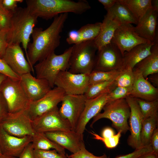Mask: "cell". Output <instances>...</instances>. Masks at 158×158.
<instances>
[{"label":"cell","instance_id":"obj_22","mask_svg":"<svg viewBox=\"0 0 158 158\" xmlns=\"http://www.w3.org/2000/svg\"><path fill=\"white\" fill-rule=\"evenodd\" d=\"M157 17L158 12L152 7L149 9L134 27L136 32L141 37L154 42L158 37L156 33Z\"/></svg>","mask_w":158,"mask_h":158},{"label":"cell","instance_id":"obj_34","mask_svg":"<svg viewBox=\"0 0 158 158\" xmlns=\"http://www.w3.org/2000/svg\"><path fill=\"white\" fill-rule=\"evenodd\" d=\"M134 80L133 69L126 68L122 69L115 81L116 86L126 87H132Z\"/></svg>","mask_w":158,"mask_h":158},{"label":"cell","instance_id":"obj_28","mask_svg":"<svg viewBox=\"0 0 158 158\" xmlns=\"http://www.w3.org/2000/svg\"><path fill=\"white\" fill-rule=\"evenodd\" d=\"M158 122V114L143 120L140 133V142L142 147L151 145V138L157 128Z\"/></svg>","mask_w":158,"mask_h":158},{"label":"cell","instance_id":"obj_17","mask_svg":"<svg viewBox=\"0 0 158 158\" xmlns=\"http://www.w3.org/2000/svg\"><path fill=\"white\" fill-rule=\"evenodd\" d=\"M20 77V84L30 102L40 99L52 88L47 80L37 78L31 73Z\"/></svg>","mask_w":158,"mask_h":158},{"label":"cell","instance_id":"obj_43","mask_svg":"<svg viewBox=\"0 0 158 158\" xmlns=\"http://www.w3.org/2000/svg\"><path fill=\"white\" fill-rule=\"evenodd\" d=\"M10 15L0 13V30L8 32L10 25Z\"/></svg>","mask_w":158,"mask_h":158},{"label":"cell","instance_id":"obj_21","mask_svg":"<svg viewBox=\"0 0 158 158\" xmlns=\"http://www.w3.org/2000/svg\"><path fill=\"white\" fill-rule=\"evenodd\" d=\"M134 80L130 96L147 101L158 99V89L145 78L138 70L133 69Z\"/></svg>","mask_w":158,"mask_h":158},{"label":"cell","instance_id":"obj_25","mask_svg":"<svg viewBox=\"0 0 158 158\" xmlns=\"http://www.w3.org/2000/svg\"><path fill=\"white\" fill-rule=\"evenodd\" d=\"M155 42L138 45L125 52L123 56V68L133 69L138 63L151 54L152 47Z\"/></svg>","mask_w":158,"mask_h":158},{"label":"cell","instance_id":"obj_38","mask_svg":"<svg viewBox=\"0 0 158 158\" xmlns=\"http://www.w3.org/2000/svg\"><path fill=\"white\" fill-rule=\"evenodd\" d=\"M68 156L70 158H109L105 154L99 156L94 155L86 149L85 144L78 151L70 155H68Z\"/></svg>","mask_w":158,"mask_h":158},{"label":"cell","instance_id":"obj_32","mask_svg":"<svg viewBox=\"0 0 158 158\" xmlns=\"http://www.w3.org/2000/svg\"><path fill=\"white\" fill-rule=\"evenodd\" d=\"M122 70L104 71L93 70L89 75V85L114 80Z\"/></svg>","mask_w":158,"mask_h":158},{"label":"cell","instance_id":"obj_31","mask_svg":"<svg viewBox=\"0 0 158 158\" xmlns=\"http://www.w3.org/2000/svg\"><path fill=\"white\" fill-rule=\"evenodd\" d=\"M116 87L115 80L89 85L84 95L87 99H91L109 93Z\"/></svg>","mask_w":158,"mask_h":158},{"label":"cell","instance_id":"obj_56","mask_svg":"<svg viewBox=\"0 0 158 158\" xmlns=\"http://www.w3.org/2000/svg\"><path fill=\"white\" fill-rule=\"evenodd\" d=\"M66 155H67V156L68 158H70L69 157H68V154H66Z\"/></svg>","mask_w":158,"mask_h":158},{"label":"cell","instance_id":"obj_57","mask_svg":"<svg viewBox=\"0 0 158 158\" xmlns=\"http://www.w3.org/2000/svg\"></svg>","mask_w":158,"mask_h":158},{"label":"cell","instance_id":"obj_53","mask_svg":"<svg viewBox=\"0 0 158 158\" xmlns=\"http://www.w3.org/2000/svg\"><path fill=\"white\" fill-rule=\"evenodd\" d=\"M7 77L4 75L0 73V87L2 83Z\"/></svg>","mask_w":158,"mask_h":158},{"label":"cell","instance_id":"obj_40","mask_svg":"<svg viewBox=\"0 0 158 158\" xmlns=\"http://www.w3.org/2000/svg\"><path fill=\"white\" fill-rule=\"evenodd\" d=\"M0 73L13 79L19 80L20 77L15 73L2 59H0Z\"/></svg>","mask_w":158,"mask_h":158},{"label":"cell","instance_id":"obj_2","mask_svg":"<svg viewBox=\"0 0 158 158\" xmlns=\"http://www.w3.org/2000/svg\"><path fill=\"white\" fill-rule=\"evenodd\" d=\"M25 2L26 7L32 14L46 20L62 13L81 14L91 8L85 0H26Z\"/></svg>","mask_w":158,"mask_h":158},{"label":"cell","instance_id":"obj_45","mask_svg":"<svg viewBox=\"0 0 158 158\" xmlns=\"http://www.w3.org/2000/svg\"><path fill=\"white\" fill-rule=\"evenodd\" d=\"M18 158H35L31 142L25 148Z\"/></svg>","mask_w":158,"mask_h":158},{"label":"cell","instance_id":"obj_10","mask_svg":"<svg viewBox=\"0 0 158 158\" xmlns=\"http://www.w3.org/2000/svg\"><path fill=\"white\" fill-rule=\"evenodd\" d=\"M97 51L94 70L108 71L123 69V56L115 44L111 42Z\"/></svg>","mask_w":158,"mask_h":158},{"label":"cell","instance_id":"obj_35","mask_svg":"<svg viewBox=\"0 0 158 158\" xmlns=\"http://www.w3.org/2000/svg\"><path fill=\"white\" fill-rule=\"evenodd\" d=\"M132 88V86L126 87L116 86L108 93V101L125 99L130 96Z\"/></svg>","mask_w":158,"mask_h":158},{"label":"cell","instance_id":"obj_4","mask_svg":"<svg viewBox=\"0 0 158 158\" xmlns=\"http://www.w3.org/2000/svg\"><path fill=\"white\" fill-rule=\"evenodd\" d=\"M69 59L68 71L89 75L94 69L98 50L94 40L74 44Z\"/></svg>","mask_w":158,"mask_h":158},{"label":"cell","instance_id":"obj_16","mask_svg":"<svg viewBox=\"0 0 158 158\" xmlns=\"http://www.w3.org/2000/svg\"><path fill=\"white\" fill-rule=\"evenodd\" d=\"M20 44L18 43L8 44L2 58L11 69L19 76L34 71V69L26 59Z\"/></svg>","mask_w":158,"mask_h":158},{"label":"cell","instance_id":"obj_24","mask_svg":"<svg viewBox=\"0 0 158 158\" xmlns=\"http://www.w3.org/2000/svg\"><path fill=\"white\" fill-rule=\"evenodd\" d=\"M101 22L88 24L78 30H72L68 34L66 41L69 44L95 40L99 33Z\"/></svg>","mask_w":158,"mask_h":158},{"label":"cell","instance_id":"obj_48","mask_svg":"<svg viewBox=\"0 0 158 158\" xmlns=\"http://www.w3.org/2000/svg\"><path fill=\"white\" fill-rule=\"evenodd\" d=\"M114 130L111 128L107 127L104 129L102 133V137L103 138H109L115 135Z\"/></svg>","mask_w":158,"mask_h":158},{"label":"cell","instance_id":"obj_55","mask_svg":"<svg viewBox=\"0 0 158 158\" xmlns=\"http://www.w3.org/2000/svg\"><path fill=\"white\" fill-rule=\"evenodd\" d=\"M2 154V152H1V148H0V155H1Z\"/></svg>","mask_w":158,"mask_h":158},{"label":"cell","instance_id":"obj_7","mask_svg":"<svg viewBox=\"0 0 158 158\" xmlns=\"http://www.w3.org/2000/svg\"><path fill=\"white\" fill-rule=\"evenodd\" d=\"M6 103L8 112L27 110L30 102L20 84V80L7 77L0 87Z\"/></svg>","mask_w":158,"mask_h":158},{"label":"cell","instance_id":"obj_18","mask_svg":"<svg viewBox=\"0 0 158 158\" xmlns=\"http://www.w3.org/2000/svg\"><path fill=\"white\" fill-rule=\"evenodd\" d=\"M32 141V136L18 137L6 132L0 125V147L2 154L18 157Z\"/></svg>","mask_w":158,"mask_h":158},{"label":"cell","instance_id":"obj_9","mask_svg":"<svg viewBox=\"0 0 158 158\" xmlns=\"http://www.w3.org/2000/svg\"><path fill=\"white\" fill-rule=\"evenodd\" d=\"M35 132L46 133L72 130L69 121L60 115L56 107L32 121Z\"/></svg>","mask_w":158,"mask_h":158},{"label":"cell","instance_id":"obj_47","mask_svg":"<svg viewBox=\"0 0 158 158\" xmlns=\"http://www.w3.org/2000/svg\"><path fill=\"white\" fill-rule=\"evenodd\" d=\"M117 0H98V1L102 4L107 10L112 7L115 4Z\"/></svg>","mask_w":158,"mask_h":158},{"label":"cell","instance_id":"obj_39","mask_svg":"<svg viewBox=\"0 0 158 158\" xmlns=\"http://www.w3.org/2000/svg\"><path fill=\"white\" fill-rule=\"evenodd\" d=\"M153 151L151 145L135 149L133 152L126 155H119L115 158H138L140 155Z\"/></svg>","mask_w":158,"mask_h":158},{"label":"cell","instance_id":"obj_51","mask_svg":"<svg viewBox=\"0 0 158 158\" xmlns=\"http://www.w3.org/2000/svg\"><path fill=\"white\" fill-rule=\"evenodd\" d=\"M157 73H155L151 75L152 76L150 77V80L151 81L157 86L158 85V77Z\"/></svg>","mask_w":158,"mask_h":158},{"label":"cell","instance_id":"obj_11","mask_svg":"<svg viewBox=\"0 0 158 158\" xmlns=\"http://www.w3.org/2000/svg\"><path fill=\"white\" fill-rule=\"evenodd\" d=\"M54 85L62 89L66 94L83 95L89 85V75L62 71L56 77Z\"/></svg>","mask_w":158,"mask_h":158},{"label":"cell","instance_id":"obj_19","mask_svg":"<svg viewBox=\"0 0 158 158\" xmlns=\"http://www.w3.org/2000/svg\"><path fill=\"white\" fill-rule=\"evenodd\" d=\"M102 94L95 98L87 99L85 107L76 126L75 131L83 137L86 126L90 120L101 111L108 101V94Z\"/></svg>","mask_w":158,"mask_h":158},{"label":"cell","instance_id":"obj_54","mask_svg":"<svg viewBox=\"0 0 158 158\" xmlns=\"http://www.w3.org/2000/svg\"><path fill=\"white\" fill-rule=\"evenodd\" d=\"M0 158H18V157L2 154L0 155Z\"/></svg>","mask_w":158,"mask_h":158},{"label":"cell","instance_id":"obj_15","mask_svg":"<svg viewBox=\"0 0 158 158\" xmlns=\"http://www.w3.org/2000/svg\"><path fill=\"white\" fill-rule=\"evenodd\" d=\"M125 99L130 111L128 124L130 134L128 138L127 143L132 148L139 149L142 147L140 142V133L143 117L135 98L129 96Z\"/></svg>","mask_w":158,"mask_h":158},{"label":"cell","instance_id":"obj_37","mask_svg":"<svg viewBox=\"0 0 158 158\" xmlns=\"http://www.w3.org/2000/svg\"><path fill=\"white\" fill-rule=\"evenodd\" d=\"M34 154L35 158H68L66 154H61L55 150H34Z\"/></svg>","mask_w":158,"mask_h":158},{"label":"cell","instance_id":"obj_1","mask_svg":"<svg viewBox=\"0 0 158 158\" xmlns=\"http://www.w3.org/2000/svg\"><path fill=\"white\" fill-rule=\"evenodd\" d=\"M68 13L61 14L54 18L51 25L43 30L35 28L31 35L32 41L27 47V60L32 68L54 51L59 45L62 32Z\"/></svg>","mask_w":158,"mask_h":158},{"label":"cell","instance_id":"obj_14","mask_svg":"<svg viewBox=\"0 0 158 158\" xmlns=\"http://www.w3.org/2000/svg\"><path fill=\"white\" fill-rule=\"evenodd\" d=\"M86 100L84 94H66L61 102L59 112L63 118L69 121L72 130L75 131L84 110Z\"/></svg>","mask_w":158,"mask_h":158},{"label":"cell","instance_id":"obj_46","mask_svg":"<svg viewBox=\"0 0 158 158\" xmlns=\"http://www.w3.org/2000/svg\"><path fill=\"white\" fill-rule=\"evenodd\" d=\"M153 152L158 155V129L157 128L154 132L151 139Z\"/></svg>","mask_w":158,"mask_h":158},{"label":"cell","instance_id":"obj_52","mask_svg":"<svg viewBox=\"0 0 158 158\" xmlns=\"http://www.w3.org/2000/svg\"><path fill=\"white\" fill-rule=\"evenodd\" d=\"M152 8L155 11L158 12V0H152Z\"/></svg>","mask_w":158,"mask_h":158},{"label":"cell","instance_id":"obj_50","mask_svg":"<svg viewBox=\"0 0 158 158\" xmlns=\"http://www.w3.org/2000/svg\"><path fill=\"white\" fill-rule=\"evenodd\" d=\"M2 0H0V13L7 15H10L11 12L7 10L4 7L2 3Z\"/></svg>","mask_w":158,"mask_h":158},{"label":"cell","instance_id":"obj_41","mask_svg":"<svg viewBox=\"0 0 158 158\" xmlns=\"http://www.w3.org/2000/svg\"><path fill=\"white\" fill-rule=\"evenodd\" d=\"M8 32L0 30V59H2L8 45L7 39Z\"/></svg>","mask_w":158,"mask_h":158},{"label":"cell","instance_id":"obj_3","mask_svg":"<svg viewBox=\"0 0 158 158\" xmlns=\"http://www.w3.org/2000/svg\"><path fill=\"white\" fill-rule=\"evenodd\" d=\"M37 18L27 7H18L11 12L7 34L8 44L21 43L26 57L30 37L37 22Z\"/></svg>","mask_w":158,"mask_h":158},{"label":"cell","instance_id":"obj_23","mask_svg":"<svg viewBox=\"0 0 158 158\" xmlns=\"http://www.w3.org/2000/svg\"><path fill=\"white\" fill-rule=\"evenodd\" d=\"M107 12L101 23L99 35L94 40L98 50L111 42L115 31L122 24L118 19L109 12Z\"/></svg>","mask_w":158,"mask_h":158},{"label":"cell","instance_id":"obj_44","mask_svg":"<svg viewBox=\"0 0 158 158\" xmlns=\"http://www.w3.org/2000/svg\"><path fill=\"white\" fill-rule=\"evenodd\" d=\"M8 112L6 103L0 92V124Z\"/></svg>","mask_w":158,"mask_h":158},{"label":"cell","instance_id":"obj_5","mask_svg":"<svg viewBox=\"0 0 158 158\" xmlns=\"http://www.w3.org/2000/svg\"><path fill=\"white\" fill-rule=\"evenodd\" d=\"M72 47L66 49L63 53L57 55L54 51L34 66L37 78L47 80L52 88L56 77L61 71H67Z\"/></svg>","mask_w":158,"mask_h":158},{"label":"cell","instance_id":"obj_36","mask_svg":"<svg viewBox=\"0 0 158 158\" xmlns=\"http://www.w3.org/2000/svg\"><path fill=\"white\" fill-rule=\"evenodd\" d=\"M90 133L93 135L94 139L102 141L105 146L109 149L115 148L117 145L121 134V131H119L116 134L111 137L105 138L99 136L93 131L90 132Z\"/></svg>","mask_w":158,"mask_h":158},{"label":"cell","instance_id":"obj_20","mask_svg":"<svg viewBox=\"0 0 158 158\" xmlns=\"http://www.w3.org/2000/svg\"><path fill=\"white\" fill-rule=\"evenodd\" d=\"M45 133L50 139L72 154L78 151L84 144L83 137L73 130L54 131Z\"/></svg>","mask_w":158,"mask_h":158},{"label":"cell","instance_id":"obj_33","mask_svg":"<svg viewBox=\"0 0 158 158\" xmlns=\"http://www.w3.org/2000/svg\"><path fill=\"white\" fill-rule=\"evenodd\" d=\"M135 98L139 106L143 119L158 114V99L147 101Z\"/></svg>","mask_w":158,"mask_h":158},{"label":"cell","instance_id":"obj_30","mask_svg":"<svg viewBox=\"0 0 158 158\" xmlns=\"http://www.w3.org/2000/svg\"><path fill=\"white\" fill-rule=\"evenodd\" d=\"M106 10L118 19L122 24H138L137 19L130 10L118 0L112 7Z\"/></svg>","mask_w":158,"mask_h":158},{"label":"cell","instance_id":"obj_6","mask_svg":"<svg viewBox=\"0 0 158 158\" xmlns=\"http://www.w3.org/2000/svg\"><path fill=\"white\" fill-rule=\"evenodd\" d=\"M102 109V113H99L93 118L91 127L98 120L106 118L111 121L112 126L118 132L125 134L130 131L128 120L130 115V109L126 99L108 101Z\"/></svg>","mask_w":158,"mask_h":158},{"label":"cell","instance_id":"obj_13","mask_svg":"<svg viewBox=\"0 0 158 158\" xmlns=\"http://www.w3.org/2000/svg\"><path fill=\"white\" fill-rule=\"evenodd\" d=\"M151 42L140 37L130 24H122L116 29L111 42L120 50L122 55L136 46Z\"/></svg>","mask_w":158,"mask_h":158},{"label":"cell","instance_id":"obj_12","mask_svg":"<svg viewBox=\"0 0 158 158\" xmlns=\"http://www.w3.org/2000/svg\"><path fill=\"white\" fill-rule=\"evenodd\" d=\"M66 94L61 88L54 87L40 99L30 102L27 110L32 121L57 107L62 102Z\"/></svg>","mask_w":158,"mask_h":158},{"label":"cell","instance_id":"obj_49","mask_svg":"<svg viewBox=\"0 0 158 158\" xmlns=\"http://www.w3.org/2000/svg\"><path fill=\"white\" fill-rule=\"evenodd\" d=\"M138 158H158V155L152 151L142 154Z\"/></svg>","mask_w":158,"mask_h":158},{"label":"cell","instance_id":"obj_26","mask_svg":"<svg viewBox=\"0 0 158 158\" xmlns=\"http://www.w3.org/2000/svg\"><path fill=\"white\" fill-rule=\"evenodd\" d=\"M133 68L140 71L145 78L149 75L158 73V38L152 47L151 54L138 63Z\"/></svg>","mask_w":158,"mask_h":158},{"label":"cell","instance_id":"obj_29","mask_svg":"<svg viewBox=\"0 0 158 158\" xmlns=\"http://www.w3.org/2000/svg\"><path fill=\"white\" fill-rule=\"evenodd\" d=\"M127 7L138 21L147 11L151 8V0H118Z\"/></svg>","mask_w":158,"mask_h":158},{"label":"cell","instance_id":"obj_8","mask_svg":"<svg viewBox=\"0 0 158 158\" xmlns=\"http://www.w3.org/2000/svg\"><path fill=\"white\" fill-rule=\"evenodd\" d=\"M0 125L8 133L18 137H32L35 132L27 110L8 112Z\"/></svg>","mask_w":158,"mask_h":158},{"label":"cell","instance_id":"obj_27","mask_svg":"<svg viewBox=\"0 0 158 158\" xmlns=\"http://www.w3.org/2000/svg\"><path fill=\"white\" fill-rule=\"evenodd\" d=\"M34 150H55L59 153L66 155L65 149L48 138L45 133L35 132L31 142Z\"/></svg>","mask_w":158,"mask_h":158},{"label":"cell","instance_id":"obj_42","mask_svg":"<svg viewBox=\"0 0 158 158\" xmlns=\"http://www.w3.org/2000/svg\"><path fill=\"white\" fill-rule=\"evenodd\" d=\"M23 1V0H2V3L5 9L11 12L18 7V3H22Z\"/></svg>","mask_w":158,"mask_h":158}]
</instances>
